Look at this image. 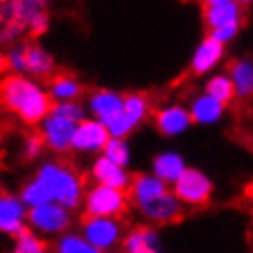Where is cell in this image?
Listing matches in <instances>:
<instances>
[{
	"instance_id": "1",
	"label": "cell",
	"mask_w": 253,
	"mask_h": 253,
	"mask_svg": "<svg viewBox=\"0 0 253 253\" xmlns=\"http://www.w3.org/2000/svg\"><path fill=\"white\" fill-rule=\"evenodd\" d=\"M0 105L26 126H37L52 114L54 101L47 88L28 75L0 78Z\"/></svg>"
},
{
	"instance_id": "2",
	"label": "cell",
	"mask_w": 253,
	"mask_h": 253,
	"mask_svg": "<svg viewBox=\"0 0 253 253\" xmlns=\"http://www.w3.org/2000/svg\"><path fill=\"white\" fill-rule=\"evenodd\" d=\"M35 178L47 189L49 198L56 204L78 211L86 195L84 176L78 172L73 163L67 161H43L35 172Z\"/></svg>"
},
{
	"instance_id": "3",
	"label": "cell",
	"mask_w": 253,
	"mask_h": 253,
	"mask_svg": "<svg viewBox=\"0 0 253 253\" xmlns=\"http://www.w3.org/2000/svg\"><path fill=\"white\" fill-rule=\"evenodd\" d=\"M131 200L129 191H120V189L112 187H101V185H90L86 189L84 208L86 217H107V219H120L129 211Z\"/></svg>"
},
{
	"instance_id": "4",
	"label": "cell",
	"mask_w": 253,
	"mask_h": 253,
	"mask_svg": "<svg viewBox=\"0 0 253 253\" xmlns=\"http://www.w3.org/2000/svg\"><path fill=\"white\" fill-rule=\"evenodd\" d=\"M80 234L88 245H92L99 253H114L125 238V225L120 219L107 217H82Z\"/></svg>"
},
{
	"instance_id": "5",
	"label": "cell",
	"mask_w": 253,
	"mask_h": 253,
	"mask_svg": "<svg viewBox=\"0 0 253 253\" xmlns=\"http://www.w3.org/2000/svg\"><path fill=\"white\" fill-rule=\"evenodd\" d=\"M28 225L30 230L39 236H47V238H60L62 234L71 232L73 225V212L69 208L49 202L39 208H33L28 212Z\"/></svg>"
},
{
	"instance_id": "6",
	"label": "cell",
	"mask_w": 253,
	"mask_h": 253,
	"mask_svg": "<svg viewBox=\"0 0 253 253\" xmlns=\"http://www.w3.org/2000/svg\"><path fill=\"white\" fill-rule=\"evenodd\" d=\"M172 193L178 198L182 206L200 208L212 200L214 182L206 172L198 168H187V172L180 176L178 182L172 185Z\"/></svg>"
},
{
	"instance_id": "7",
	"label": "cell",
	"mask_w": 253,
	"mask_h": 253,
	"mask_svg": "<svg viewBox=\"0 0 253 253\" xmlns=\"http://www.w3.org/2000/svg\"><path fill=\"white\" fill-rule=\"evenodd\" d=\"M107 142H110V131H107V126L94 118H86L84 123H80L75 126L71 153L99 157V155H103Z\"/></svg>"
},
{
	"instance_id": "8",
	"label": "cell",
	"mask_w": 253,
	"mask_h": 253,
	"mask_svg": "<svg viewBox=\"0 0 253 253\" xmlns=\"http://www.w3.org/2000/svg\"><path fill=\"white\" fill-rule=\"evenodd\" d=\"M245 2L238 0H206L202 4V22L211 30L223 28V26H234V24L245 22Z\"/></svg>"
},
{
	"instance_id": "9",
	"label": "cell",
	"mask_w": 253,
	"mask_h": 253,
	"mask_svg": "<svg viewBox=\"0 0 253 253\" xmlns=\"http://www.w3.org/2000/svg\"><path fill=\"white\" fill-rule=\"evenodd\" d=\"M153 125L163 137H180L191 129L193 120L189 107L182 103H166L153 112Z\"/></svg>"
},
{
	"instance_id": "10",
	"label": "cell",
	"mask_w": 253,
	"mask_h": 253,
	"mask_svg": "<svg viewBox=\"0 0 253 253\" xmlns=\"http://www.w3.org/2000/svg\"><path fill=\"white\" fill-rule=\"evenodd\" d=\"M28 208L24 206L20 195L0 191V234L17 238L24 230H28Z\"/></svg>"
},
{
	"instance_id": "11",
	"label": "cell",
	"mask_w": 253,
	"mask_h": 253,
	"mask_svg": "<svg viewBox=\"0 0 253 253\" xmlns=\"http://www.w3.org/2000/svg\"><path fill=\"white\" fill-rule=\"evenodd\" d=\"M75 126L78 125L49 114V116L39 125V135H41V140L45 144L47 150H52L54 155H65L71 150Z\"/></svg>"
},
{
	"instance_id": "12",
	"label": "cell",
	"mask_w": 253,
	"mask_h": 253,
	"mask_svg": "<svg viewBox=\"0 0 253 253\" xmlns=\"http://www.w3.org/2000/svg\"><path fill=\"white\" fill-rule=\"evenodd\" d=\"M225 58V45H221L211 37H204L198 45H195L191 60H189V73L195 78L202 75H212V71L217 69Z\"/></svg>"
},
{
	"instance_id": "13",
	"label": "cell",
	"mask_w": 253,
	"mask_h": 253,
	"mask_svg": "<svg viewBox=\"0 0 253 253\" xmlns=\"http://www.w3.org/2000/svg\"><path fill=\"white\" fill-rule=\"evenodd\" d=\"M123 103H125V94L112 90V88H99V90L90 92L86 110L90 114V118L99 120L103 125H110L123 112Z\"/></svg>"
},
{
	"instance_id": "14",
	"label": "cell",
	"mask_w": 253,
	"mask_h": 253,
	"mask_svg": "<svg viewBox=\"0 0 253 253\" xmlns=\"http://www.w3.org/2000/svg\"><path fill=\"white\" fill-rule=\"evenodd\" d=\"M90 178H92L94 185L120 189V191H129L133 176L129 174L126 168H120V166H116V163H112L110 159H105L103 155H99V157L92 159Z\"/></svg>"
},
{
	"instance_id": "15",
	"label": "cell",
	"mask_w": 253,
	"mask_h": 253,
	"mask_svg": "<svg viewBox=\"0 0 253 253\" xmlns=\"http://www.w3.org/2000/svg\"><path fill=\"white\" fill-rule=\"evenodd\" d=\"M172 191V187H168L163 180H159L157 176H153L150 172H140L133 176L129 187V200L135 208H142L150 204V202L163 198Z\"/></svg>"
},
{
	"instance_id": "16",
	"label": "cell",
	"mask_w": 253,
	"mask_h": 253,
	"mask_svg": "<svg viewBox=\"0 0 253 253\" xmlns=\"http://www.w3.org/2000/svg\"><path fill=\"white\" fill-rule=\"evenodd\" d=\"M182 211H185V206L180 204L178 198H176L172 191L159 200L150 202L146 206L137 208V212H140L153 227L155 225H169V223H174V221H178L182 217Z\"/></svg>"
},
{
	"instance_id": "17",
	"label": "cell",
	"mask_w": 253,
	"mask_h": 253,
	"mask_svg": "<svg viewBox=\"0 0 253 253\" xmlns=\"http://www.w3.org/2000/svg\"><path fill=\"white\" fill-rule=\"evenodd\" d=\"M26 54V75L33 80H52L56 75V58L39 41H24Z\"/></svg>"
},
{
	"instance_id": "18",
	"label": "cell",
	"mask_w": 253,
	"mask_h": 253,
	"mask_svg": "<svg viewBox=\"0 0 253 253\" xmlns=\"http://www.w3.org/2000/svg\"><path fill=\"white\" fill-rule=\"evenodd\" d=\"M187 168L189 166L180 153H176V150H163V153L155 155L153 163H150V174L163 180L168 187H172L187 172Z\"/></svg>"
},
{
	"instance_id": "19",
	"label": "cell",
	"mask_w": 253,
	"mask_h": 253,
	"mask_svg": "<svg viewBox=\"0 0 253 253\" xmlns=\"http://www.w3.org/2000/svg\"><path fill=\"white\" fill-rule=\"evenodd\" d=\"M187 107H189V114H191L193 125H202V126L217 125L219 120H223L225 112H227V107L223 103L214 101L212 97H208L204 92L195 94Z\"/></svg>"
},
{
	"instance_id": "20",
	"label": "cell",
	"mask_w": 253,
	"mask_h": 253,
	"mask_svg": "<svg viewBox=\"0 0 253 253\" xmlns=\"http://www.w3.org/2000/svg\"><path fill=\"white\" fill-rule=\"evenodd\" d=\"M227 75L232 80L236 99L249 101L253 99V60L249 58H236L227 65Z\"/></svg>"
},
{
	"instance_id": "21",
	"label": "cell",
	"mask_w": 253,
	"mask_h": 253,
	"mask_svg": "<svg viewBox=\"0 0 253 253\" xmlns=\"http://www.w3.org/2000/svg\"><path fill=\"white\" fill-rule=\"evenodd\" d=\"M123 253H142L148 249H159V232L153 225H137L125 232V238L120 243Z\"/></svg>"
},
{
	"instance_id": "22",
	"label": "cell",
	"mask_w": 253,
	"mask_h": 253,
	"mask_svg": "<svg viewBox=\"0 0 253 253\" xmlns=\"http://www.w3.org/2000/svg\"><path fill=\"white\" fill-rule=\"evenodd\" d=\"M47 92L54 103H65V101H78L84 92V86L71 73H56L47 82Z\"/></svg>"
},
{
	"instance_id": "23",
	"label": "cell",
	"mask_w": 253,
	"mask_h": 253,
	"mask_svg": "<svg viewBox=\"0 0 253 253\" xmlns=\"http://www.w3.org/2000/svg\"><path fill=\"white\" fill-rule=\"evenodd\" d=\"M153 114V107H150V99L144 92H129L125 94V103H123V116L129 123L131 131L140 129V126L146 123Z\"/></svg>"
},
{
	"instance_id": "24",
	"label": "cell",
	"mask_w": 253,
	"mask_h": 253,
	"mask_svg": "<svg viewBox=\"0 0 253 253\" xmlns=\"http://www.w3.org/2000/svg\"><path fill=\"white\" fill-rule=\"evenodd\" d=\"M204 94L212 97L214 101L223 103L225 107L236 99V92H234V86H232V80L227 73H212L208 75V80L204 82Z\"/></svg>"
},
{
	"instance_id": "25",
	"label": "cell",
	"mask_w": 253,
	"mask_h": 253,
	"mask_svg": "<svg viewBox=\"0 0 253 253\" xmlns=\"http://www.w3.org/2000/svg\"><path fill=\"white\" fill-rule=\"evenodd\" d=\"M17 195H20V200L24 202V206H26L28 211H33V208H39V206L49 204V202H52V198H49V193H47V189L43 187L41 182L35 178V176L28 182H24Z\"/></svg>"
},
{
	"instance_id": "26",
	"label": "cell",
	"mask_w": 253,
	"mask_h": 253,
	"mask_svg": "<svg viewBox=\"0 0 253 253\" xmlns=\"http://www.w3.org/2000/svg\"><path fill=\"white\" fill-rule=\"evenodd\" d=\"M54 253H99L92 245H88L80 232H67L54 243Z\"/></svg>"
},
{
	"instance_id": "27",
	"label": "cell",
	"mask_w": 253,
	"mask_h": 253,
	"mask_svg": "<svg viewBox=\"0 0 253 253\" xmlns=\"http://www.w3.org/2000/svg\"><path fill=\"white\" fill-rule=\"evenodd\" d=\"M9 253H47V245L39 234H35L28 227L13 240V247Z\"/></svg>"
},
{
	"instance_id": "28",
	"label": "cell",
	"mask_w": 253,
	"mask_h": 253,
	"mask_svg": "<svg viewBox=\"0 0 253 253\" xmlns=\"http://www.w3.org/2000/svg\"><path fill=\"white\" fill-rule=\"evenodd\" d=\"M52 114L58 118H65L73 125H80L88 118V110L86 105H82L80 101H65V103H54L52 105Z\"/></svg>"
},
{
	"instance_id": "29",
	"label": "cell",
	"mask_w": 253,
	"mask_h": 253,
	"mask_svg": "<svg viewBox=\"0 0 253 253\" xmlns=\"http://www.w3.org/2000/svg\"><path fill=\"white\" fill-rule=\"evenodd\" d=\"M103 157L110 159L112 163H116L120 168H129L131 163V148L126 140H118V137H110L107 146L103 150Z\"/></svg>"
},
{
	"instance_id": "30",
	"label": "cell",
	"mask_w": 253,
	"mask_h": 253,
	"mask_svg": "<svg viewBox=\"0 0 253 253\" xmlns=\"http://www.w3.org/2000/svg\"><path fill=\"white\" fill-rule=\"evenodd\" d=\"M7 71L11 75H26V54H24V43H15L4 54Z\"/></svg>"
},
{
	"instance_id": "31",
	"label": "cell",
	"mask_w": 253,
	"mask_h": 253,
	"mask_svg": "<svg viewBox=\"0 0 253 253\" xmlns=\"http://www.w3.org/2000/svg\"><path fill=\"white\" fill-rule=\"evenodd\" d=\"M43 150H45V144H43L39 131H37V133H28L24 137V144H22V159L24 161H37Z\"/></svg>"
},
{
	"instance_id": "32",
	"label": "cell",
	"mask_w": 253,
	"mask_h": 253,
	"mask_svg": "<svg viewBox=\"0 0 253 253\" xmlns=\"http://www.w3.org/2000/svg\"><path fill=\"white\" fill-rule=\"evenodd\" d=\"M240 28H243V24H234V26H223V28L211 30V33H208V37H211V39H214L217 43H221V45H230V43L238 37Z\"/></svg>"
},
{
	"instance_id": "33",
	"label": "cell",
	"mask_w": 253,
	"mask_h": 253,
	"mask_svg": "<svg viewBox=\"0 0 253 253\" xmlns=\"http://www.w3.org/2000/svg\"><path fill=\"white\" fill-rule=\"evenodd\" d=\"M4 71H7V62H4V54L0 52V78H2Z\"/></svg>"
},
{
	"instance_id": "34",
	"label": "cell",
	"mask_w": 253,
	"mask_h": 253,
	"mask_svg": "<svg viewBox=\"0 0 253 253\" xmlns=\"http://www.w3.org/2000/svg\"><path fill=\"white\" fill-rule=\"evenodd\" d=\"M142 253H161L159 249H148V251H142Z\"/></svg>"
}]
</instances>
